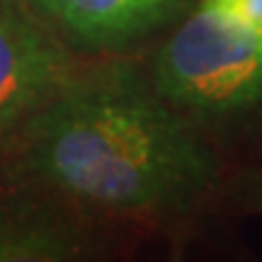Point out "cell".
Returning <instances> with one entry per match:
<instances>
[{"label":"cell","mask_w":262,"mask_h":262,"mask_svg":"<svg viewBox=\"0 0 262 262\" xmlns=\"http://www.w3.org/2000/svg\"><path fill=\"white\" fill-rule=\"evenodd\" d=\"M156 93L199 112H233L262 100V39L199 5L158 51Z\"/></svg>","instance_id":"2"},{"label":"cell","mask_w":262,"mask_h":262,"mask_svg":"<svg viewBox=\"0 0 262 262\" xmlns=\"http://www.w3.org/2000/svg\"><path fill=\"white\" fill-rule=\"evenodd\" d=\"M19 129L27 168L90 206L182 209L216 175L211 150L189 124L117 71L71 75Z\"/></svg>","instance_id":"1"},{"label":"cell","mask_w":262,"mask_h":262,"mask_svg":"<svg viewBox=\"0 0 262 262\" xmlns=\"http://www.w3.org/2000/svg\"><path fill=\"white\" fill-rule=\"evenodd\" d=\"M68 78L63 47L17 0H0V136L22 126Z\"/></svg>","instance_id":"3"},{"label":"cell","mask_w":262,"mask_h":262,"mask_svg":"<svg viewBox=\"0 0 262 262\" xmlns=\"http://www.w3.org/2000/svg\"><path fill=\"white\" fill-rule=\"evenodd\" d=\"M202 3L262 39V0H202Z\"/></svg>","instance_id":"5"},{"label":"cell","mask_w":262,"mask_h":262,"mask_svg":"<svg viewBox=\"0 0 262 262\" xmlns=\"http://www.w3.org/2000/svg\"><path fill=\"white\" fill-rule=\"evenodd\" d=\"M189 0H39L61 27L90 44H119L180 15Z\"/></svg>","instance_id":"4"},{"label":"cell","mask_w":262,"mask_h":262,"mask_svg":"<svg viewBox=\"0 0 262 262\" xmlns=\"http://www.w3.org/2000/svg\"><path fill=\"white\" fill-rule=\"evenodd\" d=\"M255 199H257V204L262 206V180H260V185H257V189H255Z\"/></svg>","instance_id":"6"}]
</instances>
